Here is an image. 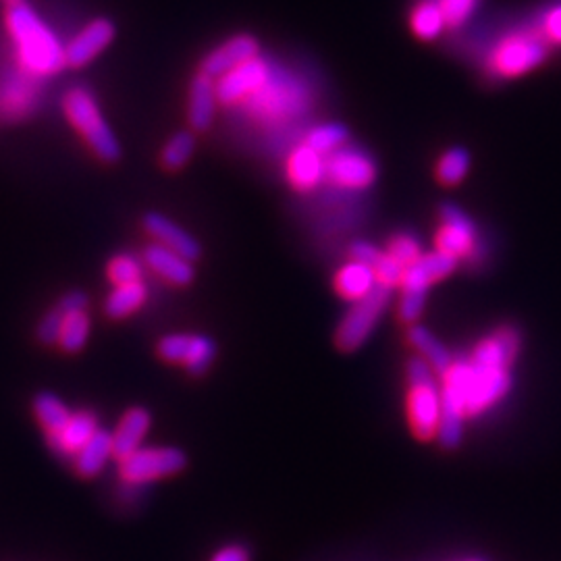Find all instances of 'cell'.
<instances>
[{
  "label": "cell",
  "mask_w": 561,
  "mask_h": 561,
  "mask_svg": "<svg viewBox=\"0 0 561 561\" xmlns=\"http://www.w3.org/2000/svg\"><path fill=\"white\" fill-rule=\"evenodd\" d=\"M520 333L514 327H501L478 341L468 358L472 377L468 391V416L483 414L499 404L512 387L510 368L520 352Z\"/></svg>",
  "instance_id": "6da1fadb"
},
{
  "label": "cell",
  "mask_w": 561,
  "mask_h": 561,
  "mask_svg": "<svg viewBox=\"0 0 561 561\" xmlns=\"http://www.w3.org/2000/svg\"><path fill=\"white\" fill-rule=\"evenodd\" d=\"M7 28L17 46L19 63L28 73L48 77L67 65L65 46L28 3L19 0L9 5Z\"/></svg>",
  "instance_id": "7a4b0ae2"
},
{
  "label": "cell",
  "mask_w": 561,
  "mask_h": 561,
  "mask_svg": "<svg viewBox=\"0 0 561 561\" xmlns=\"http://www.w3.org/2000/svg\"><path fill=\"white\" fill-rule=\"evenodd\" d=\"M549 46L539 30H518L503 36L489 50L485 67L497 79H516L543 65Z\"/></svg>",
  "instance_id": "3957f363"
},
{
  "label": "cell",
  "mask_w": 561,
  "mask_h": 561,
  "mask_svg": "<svg viewBox=\"0 0 561 561\" xmlns=\"http://www.w3.org/2000/svg\"><path fill=\"white\" fill-rule=\"evenodd\" d=\"M65 113L102 160L113 163V160L121 156V146L115 138V133L109 127V123L102 119L98 104L94 102L90 92L82 88H73L65 96Z\"/></svg>",
  "instance_id": "277c9868"
},
{
  "label": "cell",
  "mask_w": 561,
  "mask_h": 561,
  "mask_svg": "<svg viewBox=\"0 0 561 561\" xmlns=\"http://www.w3.org/2000/svg\"><path fill=\"white\" fill-rule=\"evenodd\" d=\"M391 298H393L391 287L377 285L368 296L354 302V306L343 316L335 333V343L341 352H356L358 347L366 343L374 327H377L379 318L387 310Z\"/></svg>",
  "instance_id": "5b68a950"
},
{
  "label": "cell",
  "mask_w": 561,
  "mask_h": 561,
  "mask_svg": "<svg viewBox=\"0 0 561 561\" xmlns=\"http://www.w3.org/2000/svg\"><path fill=\"white\" fill-rule=\"evenodd\" d=\"M185 453L175 447H140L131 456L119 460L123 483L144 487L160 478L179 474L185 468Z\"/></svg>",
  "instance_id": "8992f818"
},
{
  "label": "cell",
  "mask_w": 561,
  "mask_h": 561,
  "mask_svg": "<svg viewBox=\"0 0 561 561\" xmlns=\"http://www.w3.org/2000/svg\"><path fill=\"white\" fill-rule=\"evenodd\" d=\"M250 111L258 119H287L293 115H300L308 106V96L293 77L283 75L277 77V71L271 69L269 79L264 86L252 96Z\"/></svg>",
  "instance_id": "52a82bcc"
},
{
  "label": "cell",
  "mask_w": 561,
  "mask_h": 561,
  "mask_svg": "<svg viewBox=\"0 0 561 561\" xmlns=\"http://www.w3.org/2000/svg\"><path fill=\"white\" fill-rule=\"evenodd\" d=\"M327 179L345 190H366L377 179V165L360 148L343 146L325 158Z\"/></svg>",
  "instance_id": "ba28073f"
},
{
  "label": "cell",
  "mask_w": 561,
  "mask_h": 561,
  "mask_svg": "<svg viewBox=\"0 0 561 561\" xmlns=\"http://www.w3.org/2000/svg\"><path fill=\"white\" fill-rule=\"evenodd\" d=\"M476 227L456 204L441 206V227L435 237V250L453 258H470L476 252Z\"/></svg>",
  "instance_id": "9c48e42d"
},
{
  "label": "cell",
  "mask_w": 561,
  "mask_h": 561,
  "mask_svg": "<svg viewBox=\"0 0 561 561\" xmlns=\"http://www.w3.org/2000/svg\"><path fill=\"white\" fill-rule=\"evenodd\" d=\"M443 414L441 389L435 381L414 383L408 391V420L418 439L426 441L437 437Z\"/></svg>",
  "instance_id": "30bf717a"
},
{
  "label": "cell",
  "mask_w": 561,
  "mask_h": 561,
  "mask_svg": "<svg viewBox=\"0 0 561 561\" xmlns=\"http://www.w3.org/2000/svg\"><path fill=\"white\" fill-rule=\"evenodd\" d=\"M269 73H271V67L260 59H254V61H248L244 65L235 67L233 71L225 73L215 82L219 102L237 104V102H244V100L252 98L264 86L266 79H269Z\"/></svg>",
  "instance_id": "8fae6325"
},
{
  "label": "cell",
  "mask_w": 561,
  "mask_h": 561,
  "mask_svg": "<svg viewBox=\"0 0 561 561\" xmlns=\"http://www.w3.org/2000/svg\"><path fill=\"white\" fill-rule=\"evenodd\" d=\"M458 264H460L458 258L443 254L439 250L422 254L420 260H416L404 271L399 289H402V293H429V287L433 283L456 273Z\"/></svg>",
  "instance_id": "7c38bea8"
},
{
  "label": "cell",
  "mask_w": 561,
  "mask_h": 561,
  "mask_svg": "<svg viewBox=\"0 0 561 561\" xmlns=\"http://www.w3.org/2000/svg\"><path fill=\"white\" fill-rule=\"evenodd\" d=\"M254 59H258V42L250 36H235L227 40L221 48L210 52L202 61V73L217 82L225 73Z\"/></svg>",
  "instance_id": "4fadbf2b"
},
{
  "label": "cell",
  "mask_w": 561,
  "mask_h": 561,
  "mask_svg": "<svg viewBox=\"0 0 561 561\" xmlns=\"http://www.w3.org/2000/svg\"><path fill=\"white\" fill-rule=\"evenodd\" d=\"M113 38H115V28L111 21L96 19L88 23L86 28L65 46L67 65L71 67L88 65L96 55H100V52L111 44Z\"/></svg>",
  "instance_id": "5bb4252c"
},
{
  "label": "cell",
  "mask_w": 561,
  "mask_h": 561,
  "mask_svg": "<svg viewBox=\"0 0 561 561\" xmlns=\"http://www.w3.org/2000/svg\"><path fill=\"white\" fill-rule=\"evenodd\" d=\"M100 429L98 420L92 412H73L69 422L57 435H50L48 443L52 451H57L63 458H75L77 451L82 449Z\"/></svg>",
  "instance_id": "9a60e30c"
},
{
  "label": "cell",
  "mask_w": 561,
  "mask_h": 561,
  "mask_svg": "<svg viewBox=\"0 0 561 561\" xmlns=\"http://www.w3.org/2000/svg\"><path fill=\"white\" fill-rule=\"evenodd\" d=\"M144 227L156 239V244L171 248L173 252L181 254L190 262L198 260L200 244L185 229L175 225L171 219L158 215V212H150V215H146L144 219Z\"/></svg>",
  "instance_id": "2e32d148"
},
{
  "label": "cell",
  "mask_w": 561,
  "mask_h": 561,
  "mask_svg": "<svg viewBox=\"0 0 561 561\" xmlns=\"http://www.w3.org/2000/svg\"><path fill=\"white\" fill-rule=\"evenodd\" d=\"M150 431V414L144 408H131L119 420L117 429L113 433V451L115 458L123 460L138 451Z\"/></svg>",
  "instance_id": "e0dca14e"
},
{
  "label": "cell",
  "mask_w": 561,
  "mask_h": 561,
  "mask_svg": "<svg viewBox=\"0 0 561 561\" xmlns=\"http://www.w3.org/2000/svg\"><path fill=\"white\" fill-rule=\"evenodd\" d=\"M287 173L293 187H298L302 192H310L327 177L325 156H320L304 144L289 154Z\"/></svg>",
  "instance_id": "ac0fdd59"
},
{
  "label": "cell",
  "mask_w": 561,
  "mask_h": 561,
  "mask_svg": "<svg viewBox=\"0 0 561 561\" xmlns=\"http://www.w3.org/2000/svg\"><path fill=\"white\" fill-rule=\"evenodd\" d=\"M217 86L215 79L200 73L190 88V104H187V119L196 131H206L215 119L217 109Z\"/></svg>",
  "instance_id": "d6986e66"
},
{
  "label": "cell",
  "mask_w": 561,
  "mask_h": 561,
  "mask_svg": "<svg viewBox=\"0 0 561 561\" xmlns=\"http://www.w3.org/2000/svg\"><path fill=\"white\" fill-rule=\"evenodd\" d=\"M144 260L154 273H158L160 277H165L167 281H171L175 285H187L194 279L192 262L163 244L148 246Z\"/></svg>",
  "instance_id": "ffe728a7"
},
{
  "label": "cell",
  "mask_w": 561,
  "mask_h": 561,
  "mask_svg": "<svg viewBox=\"0 0 561 561\" xmlns=\"http://www.w3.org/2000/svg\"><path fill=\"white\" fill-rule=\"evenodd\" d=\"M111 458H115L113 433L98 429L96 435L82 449L77 451V456L73 458V462H75V470H77L79 476L94 478L106 466H109Z\"/></svg>",
  "instance_id": "44dd1931"
},
{
  "label": "cell",
  "mask_w": 561,
  "mask_h": 561,
  "mask_svg": "<svg viewBox=\"0 0 561 561\" xmlns=\"http://www.w3.org/2000/svg\"><path fill=\"white\" fill-rule=\"evenodd\" d=\"M377 285H379L377 275H374L370 266L362 264V262H356V260L343 264L335 275L337 293L341 298L350 300V302L362 300Z\"/></svg>",
  "instance_id": "7402d4cb"
},
{
  "label": "cell",
  "mask_w": 561,
  "mask_h": 561,
  "mask_svg": "<svg viewBox=\"0 0 561 561\" xmlns=\"http://www.w3.org/2000/svg\"><path fill=\"white\" fill-rule=\"evenodd\" d=\"M410 25L414 36L424 42L437 40L443 34V30H447L437 0H420V3L412 9Z\"/></svg>",
  "instance_id": "603a6c76"
},
{
  "label": "cell",
  "mask_w": 561,
  "mask_h": 561,
  "mask_svg": "<svg viewBox=\"0 0 561 561\" xmlns=\"http://www.w3.org/2000/svg\"><path fill=\"white\" fill-rule=\"evenodd\" d=\"M408 341L416 347L420 356L435 368V372L443 374L451 366L453 358L447 352V347L429 329H424L420 325H412L408 329Z\"/></svg>",
  "instance_id": "cb8c5ba5"
},
{
  "label": "cell",
  "mask_w": 561,
  "mask_h": 561,
  "mask_svg": "<svg viewBox=\"0 0 561 561\" xmlns=\"http://www.w3.org/2000/svg\"><path fill=\"white\" fill-rule=\"evenodd\" d=\"M146 296H148V291L142 281L115 285L111 296L104 302V310L111 318H125L136 312L146 302Z\"/></svg>",
  "instance_id": "d4e9b609"
},
{
  "label": "cell",
  "mask_w": 561,
  "mask_h": 561,
  "mask_svg": "<svg viewBox=\"0 0 561 561\" xmlns=\"http://www.w3.org/2000/svg\"><path fill=\"white\" fill-rule=\"evenodd\" d=\"M34 414H36L42 429L50 437V435H57L63 429V426L69 422L73 412L67 408V404L63 402V399H59L57 395L40 393L34 399Z\"/></svg>",
  "instance_id": "484cf974"
},
{
  "label": "cell",
  "mask_w": 561,
  "mask_h": 561,
  "mask_svg": "<svg viewBox=\"0 0 561 561\" xmlns=\"http://www.w3.org/2000/svg\"><path fill=\"white\" fill-rule=\"evenodd\" d=\"M470 154L466 148L462 146H453L447 152L441 154V158L437 160L435 167V175L439 179V183L443 185H458L466 179L468 171H470Z\"/></svg>",
  "instance_id": "4316f807"
},
{
  "label": "cell",
  "mask_w": 561,
  "mask_h": 561,
  "mask_svg": "<svg viewBox=\"0 0 561 561\" xmlns=\"http://www.w3.org/2000/svg\"><path fill=\"white\" fill-rule=\"evenodd\" d=\"M350 140V131H347L345 125L341 123H323L314 127L312 131H308L306 136V146L312 148L314 152H318L320 156H329L335 150L343 148Z\"/></svg>",
  "instance_id": "83f0119b"
},
{
  "label": "cell",
  "mask_w": 561,
  "mask_h": 561,
  "mask_svg": "<svg viewBox=\"0 0 561 561\" xmlns=\"http://www.w3.org/2000/svg\"><path fill=\"white\" fill-rule=\"evenodd\" d=\"M90 337V318L86 312H73L65 314V323L61 331L59 345L63 347V352L75 354L79 350H84V345L88 343Z\"/></svg>",
  "instance_id": "f1b7e54d"
},
{
  "label": "cell",
  "mask_w": 561,
  "mask_h": 561,
  "mask_svg": "<svg viewBox=\"0 0 561 561\" xmlns=\"http://www.w3.org/2000/svg\"><path fill=\"white\" fill-rule=\"evenodd\" d=\"M196 140L190 131H177L163 150V165L171 171L181 169L192 158Z\"/></svg>",
  "instance_id": "f546056e"
},
{
  "label": "cell",
  "mask_w": 561,
  "mask_h": 561,
  "mask_svg": "<svg viewBox=\"0 0 561 561\" xmlns=\"http://www.w3.org/2000/svg\"><path fill=\"white\" fill-rule=\"evenodd\" d=\"M387 254L406 271L408 266H412L416 260H420V256L424 252H422V246H420V242H418L414 235H410V233H397L395 237H391Z\"/></svg>",
  "instance_id": "4dcf8cb0"
},
{
  "label": "cell",
  "mask_w": 561,
  "mask_h": 561,
  "mask_svg": "<svg viewBox=\"0 0 561 561\" xmlns=\"http://www.w3.org/2000/svg\"><path fill=\"white\" fill-rule=\"evenodd\" d=\"M142 273H144L142 262L131 254H119L109 262V279L115 285L138 283L142 281Z\"/></svg>",
  "instance_id": "1f68e13d"
},
{
  "label": "cell",
  "mask_w": 561,
  "mask_h": 561,
  "mask_svg": "<svg viewBox=\"0 0 561 561\" xmlns=\"http://www.w3.org/2000/svg\"><path fill=\"white\" fill-rule=\"evenodd\" d=\"M215 356H217L215 341H210L204 335H194L192 352H190V356H187L183 366L190 370L192 374H196V377H200V374H204L210 368V364H212V360H215Z\"/></svg>",
  "instance_id": "d6a6232c"
},
{
  "label": "cell",
  "mask_w": 561,
  "mask_h": 561,
  "mask_svg": "<svg viewBox=\"0 0 561 561\" xmlns=\"http://www.w3.org/2000/svg\"><path fill=\"white\" fill-rule=\"evenodd\" d=\"M443 13L447 30H458L472 17L478 7V0H437Z\"/></svg>",
  "instance_id": "836d02e7"
},
{
  "label": "cell",
  "mask_w": 561,
  "mask_h": 561,
  "mask_svg": "<svg viewBox=\"0 0 561 561\" xmlns=\"http://www.w3.org/2000/svg\"><path fill=\"white\" fill-rule=\"evenodd\" d=\"M374 275H377V283L379 285H385V287H399V283H402V277H404V269L399 266L387 252H383L381 260L374 264Z\"/></svg>",
  "instance_id": "e575fe53"
},
{
  "label": "cell",
  "mask_w": 561,
  "mask_h": 561,
  "mask_svg": "<svg viewBox=\"0 0 561 561\" xmlns=\"http://www.w3.org/2000/svg\"><path fill=\"white\" fill-rule=\"evenodd\" d=\"M63 323H65V314L55 308V310H50L42 320H40V325H38V339L44 343V345H52V343H59L61 339V331H63Z\"/></svg>",
  "instance_id": "d590c367"
},
{
  "label": "cell",
  "mask_w": 561,
  "mask_h": 561,
  "mask_svg": "<svg viewBox=\"0 0 561 561\" xmlns=\"http://www.w3.org/2000/svg\"><path fill=\"white\" fill-rule=\"evenodd\" d=\"M551 46H561V3L549 7L537 28Z\"/></svg>",
  "instance_id": "8d00e7d4"
},
{
  "label": "cell",
  "mask_w": 561,
  "mask_h": 561,
  "mask_svg": "<svg viewBox=\"0 0 561 561\" xmlns=\"http://www.w3.org/2000/svg\"><path fill=\"white\" fill-rule=\"evenodd\" d=\"M424 306H426V293H402L397 306L399 318H402L404 323L412 325L420 318Z\"/></svg>",
  "instance_id": "74e56055"
},
{
  "label": "cell",
  "mask_w": 561,
  "mask_h": 561,
  "mask_svg": "<svg viewBox=\"0 0 561 561\" xmlns=\"http://www.w3.org/2000/svg\"><path fill=\"white\" fill-rule=\"evenodd\" d=\"M406 374H408V383L414 385V383H426V381H435V368L426 362L422 356L420 358H412L408 362V368H406Z\"/></svg>",
  "instance_id": "f35d334b"
},
{
  "label": "cell",
  "mask_w": 561,
  "mask_h": 561,
  "mask_svg": "<svg viewBox=\"0 0 561 561\" xmlns=\"http://www.w3.org/2000/svg\"><path fill=\"white\" fill-rule=\"evenodd\" d=\"M350 256H352V260L368 264L370 269H374V264H377L383 256V250H379L377 246H372L368 242H354L350 248Z\"/></svg>",
  "instance_id": "ab89813d"
},
{
  "label": "cell",
  "mask_w": 561,
  "mask_h": 561,
  "mask_svg": "<svg viewBox=\"0 0 561 561\" xmlns=\"http://www.w3.org/2000/svg\"><path fill=\"white\" fill-rule=\"evenodd\" d=\"M63 314H73V312H86L88 308V296L84 291H71L59 302L57 306Z\"/></svg>",
  "instance_id": "60d3db41"
},
{
  "label": "cell",
  "mask_w": 561,
  "mask_h": 561,
  "mask_svg": "<svg viewBox=\"0 0 561 561\" xmlns=\"http://www.w3.org/2000/svg\"><path fill=\"white\" fill-rule=\"evenodd\" d=\"M210 561H250V551L244 545H227L212 555Z\"/></svg>",
  "instance_id": "b9f144b4"
},
{
  "label": "cell",
  "mask_w": 561,
  "mask_h": 561,
  "mask_svg": "<svg viewBox=\"0 0 561 561\" xmlns=\"http://www.w3.org/2000/svg\"><path fill=\"white\" fill-rule=\"evenodd\" d=\"M7 3H11V5H13V3H19V0H7Z\"/></svg>",
  "instance_id": "7bdbcfd3"
}]
</instances>
